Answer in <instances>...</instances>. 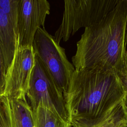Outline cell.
Segmentation results:
<instances>
[{
	"instance_id": "1",
	"label": "cell",
	"mask_w": 127,
	"mask_h": 127,
	"mask_svg": "<svg viewBox=\"0 0 127 127\" xmlns=\"http://www.w3.org/2000/svg\"><path fill=\"white\" fill-rule=\"evenodd\" d=\"M127 0L118 4L100 22L85 28L72 57L77 70L99 69L119 74L127 52Z\"/></svg>"
},
{
	"instance_id": "2",
	"label": "cell",
	"mask_w": 127,
	"mask_h": 127,
	"mask_svg": "<svg viewBox=\"0 0 127 127\" xmlns=\"http://www.w3.org/2000/svg\"><path fill=\"white\" fill-rule=\"evenodd\" d=\"M125 95L118 73L75 69L64 94L68 122L98 118L121 102Z\"/></svg>"
},
{
	"instance_id": "3",
	"label": "cell",
	"mask_w": 127,
	"mask_h": 127,
	"mask_svg": "<svg viewBox=\"0 0 127 127\" xmlns=\"http://www.w3.org/2000/svg\"><path fill=\"white\" fill-rule=\"evenodd\" d=\"M120 0H69L64 1L62 23L54 36L60 43L67 41L80 28L100 22L120 2Z\"/></svg>"
},
{
	"instance_id": "4",
	"label": "cell",
	"mask_w": 127,
	"mask_h": 127,
	"mask_svg": "<svg viewBox=\"0 0 127 127\" xmlns=\"http://www.w3.org/2000/svg\"><path fill=\"white\" fill-rule=\"evenodd\" d=\"M32 47L35 56L43 63L63 94L65 93L75 68L68 60L64 49L42 27L37 30Z\"/></svg>"
},
{
	"instance_id": "5",
	"label": "cell",
	"mask_w": 127,
	"mask_h": 127,
	"mask_svg": "<svg viewBox=\"0 0 127 127\" xmlns=\"http://www.w3.org/2000/svg\"><path fill=\"white\" fill-rule=\"evenodd\" d=\"M26 96L32 110L42 105L68 122L63 93L36 56Z\"/></svg>"
},
{
	"instance_id": "6",
	"label": "cell",
	"mask_w": 127,
	"mask_h": 127,
	"mask_svg": "<svg viewBox=\"0 0 127 127\" xmlns=\"http://www.w3.org/2000/svg\"><path fill=\"white\" fill-rule=\"evenodd\" d=\"M35 58L32 46L18 47L6 74L3 96L10 99L26 98Z\"/></svg>"
},
{
	"instance_id": "7",
	"label": "cell",
	"mask_w": 127,
	"mask_h": 127,
	"mask_svg": "<svg viewBox=\"0 0 127 127\" xmlns=\"http://www.w3.org/2000/svg\"><path fill=\"white\" fill-rule=\"evenodd\" d=\"M50 4L46 0H18V47L32 46L39 28H44Z\"/></svg>"
},
{
	"instance_id": "8",
	"label": "cell",
	"mask_w": 127,
	"mask_h": 127,
	"mask_svg": "<svg viewBox=\"0 0 127 127\" xmlns=\"http://www.w3.org/2000/svg\"><path fill=\"white\" fill-rule=\"evenodd\" d=\"M0 47L6 74L18 48V36L13 24L0 8Z\"/></svg>"
},
{
	"instance_id": "9",
	"label": "cell",
	"mask_w": 127,
	"mask_h": 127,
	"mask_svg": "<svg viewBox=\"0 0 127 127\" xmlns=\"http://www.w3.org/2000/svg\"><path fill=\"white\" fill-rule=\"evenodd\" d=\"M124 119L122 101L98 118L74 121L70 125L71 127H118Z\"/></svg>"
},
{
	"instance_id": "10",
	"label": "cell",
	"mask_w": 127,
	"mask_h": 127,
	"mask_svg": "<svg viewBox=\"0 0 127 127\" xmlns=\"http://www.w3.org/2000/svg\"><path fill=\"white\" fill-rule=\"evenodd\" d=\"M8 99L11 127H35L32 109L26 98Z\"/></svg>"
},
{
	"instance_id": "11",
	"label": "cell",
	"mask_w": 127,
	"mask_h": 127,
	"mask_svg": "<svg viewBox=\"0 0 127 127\" xmlns=\"http://www.w3.org/2000/svg\"><path fill=\"white\" fill-rule=\"evenodd\" d=\"M32 111L35 127H71L68 122L42 105Z\"/></svg>"
},
{
	"instance_id": "12",
	"label": "cell",
	"mask_w": 127,
	"mask_h": 127,
	"mask_svg": "<svg viewBox=\"0 0 127 127\" xmlns=\"http://www.w3.org/2000/svg\"><path fill=\"white\" fill-rule=\"evenodd\" d=\"M18 0H0V8L6 13L18 33Z\"/></svg>"
},
{
	"instance_id": "13",
	"label": "cell",
	"mask_w": 127,
	"mask_h": 127,
	"mask_svg": "<svg viewBox=\"0 0 127 127\" xmlns=\"http://www.w3.org/2000/svg\"><path fill=\"white\" fill-rule=\"evenodd\" d=\"M0 127H11L9 99L4 96L0 97Z\"/></svg>"
},
{
	"instance_id": "14",
	"label": "cell",
	"mask_w": 127,
	"mask_h": 127,
	"mask_svg": "<svg viewBox=\"0 0 127 127\" xmlns=\"http://www.w3.org/2000/svg\"><path fill=\"white\" fill-rule=\"evenodd\" d=\"M6 72L4 66V60L0 47V97L4 95L5 84Z\"/></svg>"
},
{
	"instance_id": "15",
	"label": "cell",
	"mask_w": 127,
	"mask_h": 127,
	"mask_svg": "<svg viewBox=\"0 0 127 127\" xmlns=\"http://www.w3.org/2000/svg\"><path fill=\"white\" fill-rule=\"evenodd\" d=\"M119 74L122 80L125 89V94H127V72H122Z\"/></svg>"
},
{
	"instance_id": "16",
	"label": "cell",
	"mask_w": 127,
	"mask_h": 127,
	"mask_svg": "<svg viewBox=\"0 0 127 127\" xmlns=\"http://www.w3.org/2000/svg\"><path fill=\"white\" fill-rule=\"evenodd\" d=\"M122 106L125 118L127 120V94H125L122 100Z\"/></svg>"
},
{
	"instance_id": "17",
	"label": "cell",
	"mask_w": 127,
	"mask_h": 127,
	"mask_svg": "<svg viewBox=\"0 0 127 127\" xmlns=\"http://www.w3.org/2000/svg\"><path fill=\"white\" fill-rule=\"evenodd\" d=\"M118 127H127V120L125 119V118L120 124Z\"/></svg>"
},
{
	"instance_id": "18",
	"label": "cell",
	"mask_w": 127,
	"mask_h": 127,
	"mask_svg": "<svg viewBox=\"0 0 127 127\" xmlns=\"http://www.w3.org/2000/svg\"><path fill=\"white\" fill-rule=\"evenodd\" d=\"M127 72V50L126 52V58H125V65L123 69V70L121 72ZM120 72V73H121Z\"/></svg>"
},
{
	"instance_id": "19",
	"label": "cell",
	"mask_w": 127,
	"mask_h": 127,
	"mask_svg": "<svg viewBox=\"0 0 127 127\" xmlns=\"http://www.w3.org/2000/svg\"></svg>"
}]
</instances>
